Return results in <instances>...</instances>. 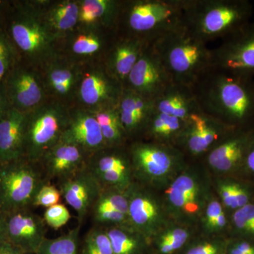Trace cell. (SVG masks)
<instances>
[{
    "label": "cell",
    "mask_w": 254,
    "mask_h": 254,
    "mask_svg": "<svg viewBox=\"0 0 254 254\" xmlns=\"http://www.w3.org/2000/svg\"><path fill=\"white\" fill-rule=\"evenodd\" d=\"M152 48L178 86H191L213 66V53L187 24L155 40Z\"/></svg>",
    "instance_id": "obj_1"
},
{
    "label": "cell",
    "mask_w": 254,
    "mask_h": 254,
    "mask_svg": "<svg viewBox=\"0 0 254 254\" xmlns=\"http://www.w3.org/2000/svg\"><path fill=\"white\" fill-rule=\"evenodd\" d=\"M211 195L208 175L191 167L184 169L167 187L164 204L168 217L185 226L201 220Z\"/></svg>",
    "instance_id": "obj_2"
},
{
    "label": "cell",
    "mask_w": 254,
    "mask_h": 254,
    "mask_svg": "<svg viewBox=\"0 0 254 254\" xmlns=\"http://www.w3.org/2000/svg\"><path fill=\"white\" fill-rule=\"evenodd\" d=\"M214 82L207 102L218 118L237 128L254 126V83L252 78L221 72Z\"/></svg>",
    "instance_id": "obj_3"
},
{
    "label": "cell",
    "mask_w": 254,
    "mask_h": 254,
    "mask_svg": "<svg viewBox=\"0 0 254 254\" xmlns=\"http://www.w3.org/2000/svg\"><path fill=\"white\" fill-rule=\"evenodd\" d=\"M250 3L244 0L189 4L187 24L195 34L205 37L230 36L250 23Z\"/></svg>",
    "instance_id": "obj_4"
},
{
    "label": "cell",
    "mask_w": 254,
    "mask_h": 254,
    "mask_svg": "<svg viewBox=\"0 0 254 254\" xmlns=\"http://www.w3.org/2000/svg\"><path fill=\"white\" fill-rule=\"evenodd\" d=\"M47 182L39 163L26 158L0 164V210L7 214L33 208L36 193Z\"/></svg>",
    "instance_id": "obj_5"
},
{
    "label": "cell",
    "mask_w": 254,
    "mask_h": 254,
    "mask_svg": "<svg viewBox=\"0 0 254 254\" xmlns=\"http://www.w3.org/2000/svg\"><path fill=\"white\" fill-rule=\"evenodd\" d=\"M135 181L149 187H168L185 168L180 152L161 143H138L131 154Z\"/></svg>",
    "instance_id": "obj_6"
},
{
    "label": "cell",
    "mask_w": 254,
    "mask_h": 254,
    "mask_svg": "<svg viewBox=\"0 0 254 254\" xmlns=\"http://www.w3.org/2000/svg\"><path fill=\"white\" fill-rule=\"evenodd\" d=\"M68 118L55 106L36 108L28 113L25 128V158L39 163L47 152L60 141Z\"/></svg>",
    "instance_id": "obj_7"
},
{
    "label": "cell",
    "mask_w": 254,
    "mask_h": 254,
    "mask_svg": "<svg viewBox=\"0 0 254 254\" xmlns=\"http://www.w3.org/2000/svg\"><path fill=\"white\" fill-rule=\"evenodd\" d=\"M189 4L164 1L136 3L128 14V26L136 33L151 35L154 41L187 24Z\"/></svg>",
    "instance_id": "obj_8"
},
{
    "label": "cell",
    "mask_w": 254,
    "mask_h": 254,
    "mask_svg": "<svg viewBox=\"0 0 254 254\" xmlns=\"http://www.w3.org/2000/svg\"><path fill=\"white\" fill-rule=\"evenodd\" d=\"M1 25L12 42L20 59L37 58L49 48L48 32L22 3L6 4Z\"/></svg>",
    "instance_id": "obj_9"
},
{
    "label": "cell",
    "mask_w": 254,
    "mask_h": 254,
    "mask_svg": "<svg viewBox=\"0 0 254 254\" xmlns=\"http://www.w3.org/2000/svg\"><path fill=\"white\" fill-rule=\"evenodd\" d=\"M149 188L134 181L127 190V194L129 226L150 243L165 228L168 215L164 202H160Z\"/></svg>",
    "instance_id": "obj_10"
},
{
    "label": "cell",
    "mask_w": 254,
    "mask_h": 254,
    "mask_svg": "<svg viewBox=\"0 0 254 254\" xmlns=\"http://www.w3.org/2000/svg\"><path fill=\"white\" fill-rule=\"evenodd\" d=\"M213 54V66L222 72L252 78L254 74V23H248L227 36Z\"/></svg>",
    "instance_id": "obj_11"
},
{
    "label": "cell",
    "mask_w": 254,
    "mask_h": 254,
    "mask_svg": "<svg viewBox=\"0 0 254 254\" xmlns=\"http://www.w3.org/2000/svg\"><path fill=\"white\" fill-rule=\"evenodd\" d=\"M127 80L132 91L152 101L175 85L153 48L146 53L143 52Z\"/></svg>",
    "instance_id": "obj_12"
},
{
    "label": "cell",
    "mask_w": 254,
    "mask_h": 254,
    "mask_svg": "<svg viewBox=\"0 0 254 254\" xmlns=\"http://www.w3.org/2000/svg\"><path fill=\"white\" fill-rule=\"evenodd\" d=\"M237 127L227 125L199 110L190 114L178 138L183 140L190 153L199 155L214 145H218Z\"/></svg>",
    "instance_id": "obj_13"
},
{
    "label": "cell",
    "mask_w": 254,
    "mask_h": 254,
    "mask_svg": "<svg viewBox=\"0 0 254 254\" xmlns=\"http://www.w3.org/2000/svg\"><path fill=\"white\" fill-rule=\"evenodd\" d=\"M254 133V126L235 128L209 153V165L220 176H240Z\"/></svg>",
    "instance_id": "obj_14"
},
{
    "label": "cell",
    "mask_w": 254,
    "mask_h": 254,
    "mask_svg": "<svg viewBox=\"0 0 254 254\" xmlns=\"http://www.w3.org/2000/svg\"><path fill=\"white\" fill-rule=\"evenodd\" d=\"M58 188L64 199L77 214L79 225L91 213L102 190L99 182L87 166L72 176L58 182Z\"/></svg>",
    "instance_id": "obj_15"
},
{
    "label": "cell",
    "mask_w": 254,
    "mask_h": 254,
    "mask_svg": "<svg viewBox=\"0 0 254 254\" xmlns=\"http://www.w3.org/2000/svg\"><path fill=\"white\" fill-rule=\"evenodd\" d=\"M3 84L11 108L22 113H30L41 103L43 92L38 78L29 68L23 66L21 61L8 73Z\"/></svg>",
    "instance_id": "obj_16"
},
{
    "label": "cell",
    "mask_w": 254,
    "mask_h": 254,
    "mask_svg": "<svg viewBox=\"0 0 254 254\" xmlns=\"http://www.w3.org/2000/svg\"><path fill=\"white\" fill-rule=\"evenodd\" d=\"M44 219L32 211L22 209L6 214V240L29 254H36L46 239Z\"/></svg>",
    "instance_id": "obj_17"
},
{
    "label": "cell",
    "mask_w": 254,
    "mask_h": 254,
    "mask_svg": "<svg viewBox=\"0 0 254 254\" xmlns=\"http://www.w3.org/2000/svg\"><path fill=\"white\" fill-rule=\"evenodd\" d=\"M88 158L79 147L59 141L47 152L39 165L47 181L56 180L58 183L86 168Z\"/></svg>",
    "instance_id": "obj_18"
},
{
    "label": "cell",
    "mask_w": 254,
    "mask_h": 254,
    "mask_svg": "<svg viewBox=\"0 0 254 254\" xmlns=\"http://www.w3.org/2000/svg\"><path fill=\"white\" fill-rule=\"evenodd\" d=\"M60 141L79 147L89 157L106 148L94 114L85 112H80L68 118Z\"/></svg>",
    "instance_id": "obj_19"
},
{
    "label": "cell",
    "mask_w": 254,
    "mask_h": 254,
    "mask_svg": "<svg viewBox=\"0 0 254 254\" xmlns=\"http://www.w3.org/2000/svg\"><path fill=\"white\" fill-rule=\"evenodd\" d=\"M28 113L11 108L0 118V164L25 158V128Z\"/></svg>",
    "instance_id": "obj_20"
},
{
    "label": "cell",
    "mask_w": 254,
    "mask_h": 254,
    "mask_svg": "<svg viewBox=\"0 0 254 254\" xmlns=\"http://www.w3.org/2000/svg\"><path fill=\"white\" fill-rule=\"evenodd\" d=\"M83 103L93 107L110 108L111 103L120 100L122 93L113 79L100 71L87 74L82 80L79 91Z\"/></svg>",
    "instance_id": "obj_21"
},
{
    "label": "cell",
    "mask_w": 254,
    "mask_h": 254,
    "mask_svg": "<svg viewBox=\"0 0 254 254\" xmlns=\"http://www.w3.org/2000/svg\"><path fill=\"white\" fill-rule=\"evenodd\" d=\"M118 115L125 133H131L148 123L153 110V101L130 90L122 93Z\"/></svg>",
    "instance_id": "obj_22"
},
{
    "label": "cell",
    "mask_w": 254,
    "mask_h": 254,
    "mask_svg": "<svg viewBox=\"0 0 254 254\" xmlns=\"http://www.w3.org/2000/svg\"><path fill=\"white\" fill-rule=\"evenodd\" d=\"M216 191L229 215L254 201V185L241 177L220 176L216 181Z\"/></svg>",
    "instance_id": "obj_23"
},
{
    "label": "cell",
    "mask_w": 254,
    "mask_h": 254,
    "mask_svg": "<svg viewBox=\"0 0 254 254\" xmlns=\"http://www.w3.org/2000/svg\"><path fill=\"white\" fill-rule=\"evenodd\" d=\"M183 86L173 85L153 101V108L160 113L187 121L190 114L200 110L196 99L184 91Z\"/></svg>",
    "instance_id": "obj_24"
},
{
    "label": "cell",
    "mask_w": 254,
    "mask_h": 254,
    "mask_svg": "<svg viewBox=\"0 0 254 254\" xmlns=\"http://www.w3.org/2000/svg\"><path fill=\"white\" fill-rule=\"evenodd\" d=\"M103 227L109 237L114 254H147L148 253L149 242L131 227L128 226Z\"/></svg>",
    "instance_id": "obj_25"
},
{
    "label": "cell",
    "mask_w": 254,
    "mask_h": 254,
    "mask_svg": "<svg viewBox=\"0 0 254 254\" xmlns=\"http://www.w3.org/2000/svg\"><path fill=\"white\" fill-rule=\"evenodd\" d=\"M191 240L187 227L175 226L164 229L150 242V254H178Z\"/></svg>",
    "instance_id": "obj_26"
},
{
    "label": "cell",
    "mask_w": 254,
    "mask_h": 254,
    "mask_svg": "<svg viewBox=\"0 0 254 254\" xmlns=\"http://www.w3.org/2000/svg\"><path fill=\"white\" fill-rule=\"evenodd\" d=\"M142 53L141 43L137 41L124 42L116 46L110 60L115 77L119 80L127 79Z\"/></svg>",
    "instance_id": "obj_27"
},
{
    "label": "cell",
    "mask_w": 254,
    "mask_h": 254,
    "mask_svg": "<svg viewBox=\"0 0 254 254\" xmlns=\"http://www.w3.org/2000/svg\"><path fill=\"white\" fill-rule=\"evenodd\" d=\"M207 236L228 238L230 235L229 214L218 198L209 202L201 218Z\"/></svg>",
    "instance_id": "obj_28"
},
{
    "label": "cell",
    "mask_w": 254,
    "mask_h": 254,
    "mask_svg": "<svg viewBox=\"0 0 254 254\" xmlns=\"http://www.w3.org/2000/svg\"><path fill=\"white\" fill-rule=\"evenodd\" d=\"M94 115L99 124L106 148L121 144L125 131L120 123L118 111L110 107L97 112Z\"/></svg>",
    "instance_id": "obj_29"
},
{
    "label": "cell",
    "mask_w": 254,
    "mask_h": 254,
    "mask_svg": "<svg viewBox=\"0 0 254 254\" xmlns=\"http://www.w3.org/2000/svg\"><path fill=\"white\" fill-rule=\"evenodd\" d=\"M185 122L156 111L153 108L147 125L153 136L160 140H169L178 138L185 126Z\"/></svg>",
    "instance_id": "obj_30"
},
{
    "label": "cell",
    "mask_w": 254,
    "mask_h": 254,
    "mask_svg": "<svg viewBox=\"0 0 254 254\" xmlns=\"http://www.w3.org/2000/svg\"><path fill=\"white\" fill-rule=\"evenodd\" d=\"M229 220V237H239L254 242V201L230 213Z\"/></svg>",
    "instance_id": "obj_31"
},
{
    "label": "cell",
    "mask_w": 254,
    "mask_h": 254,
    "mask_svg": "<svg viewBox=\"0 0 254 254\" xmlns=\"http://www.w3.org/2000/svg\"><path fill=\"white\" fill-rule=\"evenodd\" d=\"M81 225L55 239L43 241L36 254H78Z\"/></svg>",
    "instance_id": "obj_32"
},
{
    "label": "cell",
    "mask_w": 254,
    "mask_h": 254,
    "mask_svg": "<svg viewBox=\"0 0 254 254\" xmlns=\"http://www.w3.org/2000/svg\"><path fill=\"white\" fill-rule=\"evenodd\" d=\"M79 18V8L73 1L57 5L49 14L50 26L58 31H66L74 27Z\"/></svg>",
    "instance_id": "obj_33"
},
{
    "label": "cell",
    "mask_w": 254,
    "mask_h": 254,
    "mask_svg": "<svg viewBox=\"0 0 254 254\" xmlns=\"http://www.w3.org/2000/svg\"><path fill=\"white\" fill-rule=\"evenodd\" d=\"M106 210H117L128 215V199L127 190L102 189L101 193L95 202L91 213Z\"/></svg>",
    "instance_id": "obj_34"
},
{
    "label": "cell",
    "mask_w": 254,
    "mask_h": 254,
    "mask_svg": "<svg viewBox=\"0 0 254 254\" xmlns=\"http://www.w3.org/2000/svg\"><path fill=\"white\" fill-rule=\"evenodd\" d=\"M81 254H114L104 227L95 225L88 232L83 239Z\"/></svg>",
    "instance_id": "obj_35"
},
{
    "label": "cell",
    "mask_w": 254,
    "mask_h": 254,
    "mask_svg": "<svg viewBox=\"0 0 254 254\" xmlns=\"http://www.w3.org/2000/svg\"><path fill=\"white\" fill-rule=\"evenodd\" d=\"M21 61L17 50L0 23V85L15 65Z\"/></svg>",
    "instance_id": "obj_36"
},
{
    "label": "cell",
    "mask_w": 254,
    "mask_h": 254,
    "mask_svg": "<svg viewBox=\"0 0 254 254\" xmlns=\"http://www.w3.org/2000/svg\"><path fill=\"white\" fill-rule=\"evenodd\" d=\"M227 238H215L190 240L178 254H225Z\"/></svg>",
    "instance_id": "obj_37"
},
{
    "label": "cell",
    "mask_w": 254,
    "mask_h": 254,
    "mask_svg": "<svg viewBox=\"0 0 254 254\" xmlns=\"http://www.w3.org/2000/svg\"><path fill=\"white\" fill-rule=\"evenodd\" d=\"M112 5L107 0H85L79 9L78 20L84 23H95L109 13Z\"/></svg>",
    "instance_id": "obj_38"
},
{
    "label": "cell",
    "mask_w": 254,
    "mask_h": 254,
    "mask_svg": "<svg viewBox=\"0 0 254 254\" xmlns=\"http://www.w3.org/2000/svg\"><path fill=\"white\" fill-rule=\"evenodd\" d=\"M43 219L47 225L57 230L66 225L71 219V215L64 205L58 203L46 208Z\"/></svg>",
    "instance_id": "obj_39"
},
{
    "label": "cell",
    "mask_w": 254,
    "mask_h": 254,
    "mask_svg": "<svg viewBox=\"0 0 254 254\" xmlns=\"http://www.w3.org/2000/svg\"><path fill=\"white\" fill-rule=\"evenodd\" d=\"M62 195L59 189L50 182L43 185L35 196L33 207H45L48 208L59 203Z\"/></svg>",
    "instance_id": "obj_40"
},
{
    "label": "cell",
    "mask_w": 254,
    "mask_h": 254,
    "mask_svg": "<svg viewBox=\"0 0 254 254\" xmlns=\"http://www.w3.org/2000/svg\"><path fill=\"white\" fill-rule=\"evenodd\" d=\"M101 42L98 37L91 34H82L73 41V53L79 55L94 54L100 49Z\"/></svg>",
    "instance_id": "obj_41"
},
{
    "label": "cell",
    "mask_w": 254,
    "mask_h": 254,
    "mask_svg": "<svg viewBox=\"0 0 254 254\" xmlns=\"http://www.w3.org/2000/svg\"><path fill=\"white\" fill-rule=\"evenodd\" d=\"M254 254V242L239 237L227 238L225 254Z\"/></svg>",
    "instance_id": "obj_42"
},
{
    "label": "cell",
    "mask_w": 254,
    "mask_h": 254,
    "mask_svg": "<svg viewBox=\"0 0 254 254\" xmlns=\"http://www.w3.org/2000/svg\"><path fill=\"white\" fill-rule=\"evenodd\" d=\"M74 78V74L72 71L66 68H54L49 74V81L52 87L58 85H66L72 88Z\"/></svg>",
    "instance_id": "obj_43"
},
{
    "label": "cell",
    "mask_w": 254,
    "mask_h": 254,
    "mask_svg": "<svg viewBox=\"0 0 254 254\" xmlns=\"http://www.w3.org/2000/svg\"><path fill=\"white\" fill-rule=\"evenodd\" d=\"M239 177L254 185V133Z\"/></svg>",
    "instance_id": "obj_44"
},
{
    "label": "cell",
    "mask_w": 254,
    "mask_h": 254,
    "mask_svg": "<svg viewBox=\"0 0 254 254\" xmlns=\"http://www.w3.org/2000/svg\"><path fill=\"white\" fill-rule=\"evenodd\" d=\"M0 254H29L8 240L0 242Z\"/></svg>",
    "instance_id": "obj_45"
},
{
    "label": "cell",
    "mask_w": 254,
    "mask_h": 254,
    "mask_svg": "<svg viewBox=\"0 0 254 254\" xmlns=\"http://www.w3.org/2000/svg\"><path fill=\"white\" fill-rule=\"evenodd\" d=\"M9 108H11V107H10L7 98H6L4 84L2 83L0 85V118Z\"/></svg>",
    "instance_id": "obj_46"
},
{
    "label": "cell",
    "mask_w": 254,
    "mask_h": 254,
    "mask_svg": "<svg viewBox=\"0 0 254 254\" xmlns=\"http://www.w3.org/2000/svg\"><path fill=\"white\" fill-rule=\"evenodd\" d=\"M6 240V213L0 210V242Z\"/></svg>",
    "instance_id": "obj_47"
},
{
    "label": "cell",
    "mask_w": 254,
    "mask_h": 254,
    "mask_svg": "<svg viewBox=\"0 0 254 254\" xmlns=\"http://www.w3.org/2000/svg\"><path fill=\"white\" fill-rule=\"evenodd\" d=\"M6 3L0 1V23L2 21L3 15H4L5 8H6Z\"/></svg>",
    "instance_id": "obj_48"
}]
</instances>
